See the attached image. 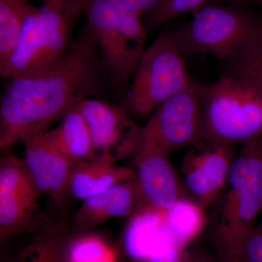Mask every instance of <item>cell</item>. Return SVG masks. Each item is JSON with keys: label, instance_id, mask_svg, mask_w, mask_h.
I'll use <instances>...</instances> for the list:
<instances>
[{"label": "cell", "instance_id": "obj_28", "mask_svg": "<svg viewBox=\"0 0 262 262\" xmlns=\"http://www.w3.org/2000/svg\"><path fill=\"white\" fill-rule=\"evenodd\" d=\"M261 224H262V222H261Z\"/></svg>", "mask_w": 262, "mask_h": 262}, {"label": "cell", "instance_id": "obj_4", "mask_svg": "<svg viewBox=\"0 0 262 262\" xmlns=\"http://www.w3.org/2000/svg\"><path fill=\"white\" fill-rule=\"evenodd\" d=\"M142 13L117 0H91L85 22L97 42L103 68L116 89L126 87L144 53L146 37Z\"/></svg>", "mask_w": 262, "mask_h": 262}, {"label": "cell", "instance_id": "obj_17", "mask_svg": "<svg viewBox=\"0 0 262 262\" xmlns=\"http://www.w3.org/2000/svg\"><path fill=\"white\" fill-rule=\"evenodd\" d=\"M203 208L189 198L174 204L165 215V227L172 244L180 253L203 232L206 216Z\"/></svg>", "mask_w": 262, "mask_h": 262}, {"label": "cell", "instance_id": "obj_23", "mask_svg": "<svg viewBox=\"0 0 262 262\" xmlns=\"http://www.w3.org/2000/svg\"><path fill=\"white\" fill-rule=\"evenodd\" d=\"M209 0H160L159 3L149 12L146 30H153L168 23L184 13L201 10Z\"/></svg>", "mask_w": 262, "mask_h": 262}, {"label": "cell", "instance_id": "obj_25", "mask_svg": "<svg viewBox=\"0 0 262 262\" xmlns=\"http://www.w3.org/2000/svg\"><path fill=\"white\" fill-rule=\"evenodd\" d=\"M179 262H196V253L190 251L183 253Z\"/></svg>", "mask_w": 262, "mask_h": 262}, {"label": "cell", "instance_id": "obj_13", "mask_svg": "<svg viewBox=\"0 0 262 262\" xmlns=\"http://www.w3.org/2000/svg\"><path fill=\"white\" fill-rule=\"evenodd\" d=\"M135 161L139 194L135 213L146 211L166 214L175 203L184 198L177 174L167 156L149 155L136 158Z\"/></svg>", "mask_w": 262, "mask_h": 262}, {"label": "cell", "instance_id": "obj_10", "mask_svg": "<svg viewBox=\"0 0 262 262\" xmlns=\"http://www.w3.org/2000/svg\"><path fill=\"white\" fill-rule=\"evenodd\" d=\"M89 125L93 159L116 163L137 152L143 127L122 108L95 98L78 104Z\"/></svg>", "mask_w": 262, "mask_h": 262}, {"label": "cell", "instance_id": "obj_14", "mask_svg": "<svg viewBox=\"0 0 262 262\" xmlns=\"http://www.w3.org/2000/svg\"><path fill=\"white\" fill-rule=\"evenodd\" d=\"M139 194L135 178L117 184L83 201L76 213L75 225L87 230L110 219L133 215L138 209Z\"/></svg>", "mask_w": 262, "mask_h": 262}, {"label": "cell", "instance_id": "obj_11", "mask_svg": "<svg viewBox=\"0 0 262 262\" xmlns=\"http://www.w3.org/2000/svg\"><path fill=\"white\" fill-rule=\"evenodd\" d=\"M235 145L198 141L184 157L182 173L189 199L207 208L220 199L235 158Z\"/></svg>", "mask_w": 262, "mask_h": 262}, {"label": "cell", "instance_id": "obj_21", "mask_svg": "<svg viewBox=\"0 0 262 262\" xmlns=\"http://www.w3.org/2000/svg\"><path fill=\"white\" fill-rule=\"evenodd\" d=\"M64 262H117V254L96 234H82L65 244Z\"/></svg>", "mask_w": 262, "mask_h": 262}, {"label": "cell", "instance_id": "obj_5", "mask_svg": "<svg viewBox=\"0 0 262 262\" xmlns=\"http://www.w3.org/2000/svg\"><path fill=\"white\" fill-rule=\"evenodd\" d=\"M248 5L203 7L170 34L182 54L208 53L224 61L262 29V15Z\"/></svg>", "mask_w": 262, "mask_h": 262}, {"label": "cell", "instance_id": "obj_26", "mask_svg": "<svg viewBox=\"0 0 262 262\" xmlns=\"http://www.w3.org/2000/svg\"><path fill=\"white\" fill-rule=\"evenodd\" d=\"M231 3H241L245 5H262V0H229Z\"/></svg>", "mask_w": 262, "mask_h": 262}, {"label": "cell", "instance_id": "obj_2", "mask_svg": "<svg viewBox=\"0 0 262 262\" xmlns=\"http://www.w3.org/2000/svg\"><path fill=\"white\" fill-rule=\"evenodd\" d=\"M91 0H44L33 6L16 48L4 64L2 77L12 79L38 73L59 63L75 39L76 24Z\"/></svg>", "mask_w": 262, "mask_h": 262}, {"label": "cell", "instance_id": "obj_19", "mask_svg": "<svg viewBox=\"0 0 262 262\" xmlns=\"http://www.w3.org/2000/svg\"><path fill=\"white\" fill-rule=\"evenodd\" d=\"M222 262H262V224L241 233L215 238Z\"/></svg>", "mask_w": 262, "mask_h": 262}, {"label": "cell", "instance_id": "obj_8", "mask_svg": "<svg viewBox=\"0 0 262 262\" xmlns=\"http://www.w3.org/2000/svg\"><path fill=\"white\" fill-rule=\"evenodd\" d=\"M203 110L201 85L189 87L160 105L143 127L140 144L134 158L168 156L175 150L202 140Z\"/></svg>", "mask_w": 262, "mask_h": 262}, {"label": "cell", "instance_id": "obj_1", "mask_svg": "<svg viewBox=\"0 0 262 262\" xmlns=\"http://www.w3.org/2000/svg\"><path fill=\"white\" fill-rule=\"evenodd\" d=\"M97 42L84 23L68 54L51 68L9 79L0 102V149L47 132L53 122L102 87Z\"/></svg>", "mask_w": 262, "mask_h": 262}, {"label": "cell", "instance_id": "obj_15", "mask_svg": "<svg viewBox=\"0 0 262 262\" xmlns=\"http://www.w3.org/2000/svg\"><path fill=\"white\" fill-rule=\"evenodd\" d=\"M135 177L134 170L116 163L84 160L75 163L70 179V192L77 199L84 201Z\"/></svg>", "mask_w": 262, "mask_h": 262}, {"label": "cell", "instance_id": "obj_12", "mask_svg": "<svg viewBox=\"0 0 262 262\" xmlns=\"http://www.w3.org/2000/svg\"><path fill=\"white\" fill-rule=\"evenodd\" d=\"M44 134L29 136L23 141L24 162L41 192L50 196L62 211L67 194H70L75 162L57 149Z\"/></svg>", "mask_w": 262, "mask_h": 262}, {"label": "cell", "instance_id": "obj_22", "mask_svg": "<svg viewBox=\"0 0 262 262\" xmlns=\"http://www.w3.org/2000/svg\"><path fill=\"white\" fill-rule=\"evenodd\" d=\"M65 244L59 232L43 230L10 262H64Z\"/></svg>", "mask_w": 262, "mask_h": 262}, {"label": "cell", "instance_id": "obj_18", "mask_svg": "<svg viewBox=\"0 0 262 262\" xmlns=\"http://www.w3.org/2000/svg\"><path fill=\"white\" fill-rule=\"evenodd\" d=\"M33 6L29 0H0V66L16 48Z\"/></svg>", "mask_w": 262, "mask_h": 262}, {"label": "cell", "instance_id": "obj_3", "mask_svg": "<svg viewBox=\"0 0 262 262\" xmlns=\"http://www.w3.org/2000/svg\"><path fill=\"white\" fill-rule=\"evenodd\" d=\"M202 140L237 145L262 138V85L224 75L201 85Z\"/></svg>", "mask_w": 262, "mask_h": 262}, {"label": "cell", "instance_id": "obj_16", "mask_svg": "<svg viewBox=\"0 0 262 262\" xmlns=\"http://www.w3.org/2000/svg\"><path fill=\"white\" fill-rule=\"evenodd\" d=\"M44 134L57 149L75 163L93 159L91 133L78 105L63 117L56 128Z\"/></svg>", "mask_w": 262, "mask_h": 262}, {"label": "cell", "instance_id": "obj_6", "mask_svg": "<svg viewBox=\"0 0 262 262\" xmlns=\"http://www.w3.org/2000/svg\"><path fill=\"white\" fill-rule=\"evenodd\" d=\"M192 83L182 52L164 29L143 53L122 108L131 117L145 118Z\"/></svg>", "mask_w": 262, "mask_h": 262}, {"label": "cell", "instance_id": "obj_7", "mask_svg": "<svg viewBox=\"0 0 262 262\" xmlns=\"http://www.w3.org/2000/svg\"><path fill=\"white\" fill-rule=\"evenodd\" d=\"M242 145L225 190L215 203V238L253 228L262 210V138Z\"/></svg>", "mask_w": 262, "mask_h": 262}, {"label": "cell", "instance_id": "obj_27", "mask_svg": "<svg viewBox=\"0 0 262 262\" xmlns=\"http://www.w3.org/2000/svg\"><path fill=\"white\" fill-rule=\"evenodd\" d=\"M196 262H215L206 254H196Z\"/></svg>", "mask_w": 262, "mask_h": 262}, {"label": "cell", "instance_id": "obj_24", "mask_svg": "<svg viewBox=\"0 0 262 262\" xmlns=\"http://www.w3.org/2000/svg\"><path fill=\"white\" fill-rule=\"evenodd\" d=\"M129 9L139 13L151 11L159 3L160 0H117Z\"/></svg>", "mask_w": 262, "mask_h": 262}, {"label": "cell", "instance_id": "obj_9", "mask_svg": "<svg viewBox=\"0 0 262 262\" xmlns=\"http://www.w3.org/2000/svg\"><path fill=\"white\" fill-rule=\"evenodd\" d=\"M42 193L33 180L24 160L11 154L0 160V241L37 230L38 201Z\"/></svg>", "mask_w": 262, "mask_h": 262}, {"label": "cell", "instance_id": "obj_20", "mask_svg": "<svg viewBox=\"0 0 262 262\" xmlns=\"http://www.w3.org/2000/svg\"><path fill=\"white\" fill-rule=\"evenodd\" d=\"M222 62L225 75L245 77L262 85V29L234 54Z\"/></svg>", "mask_w": 262, "mask_h": 262}]
</instances>
